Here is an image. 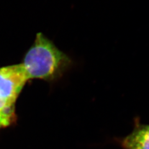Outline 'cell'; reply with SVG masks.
Listing matches in <instances>:
<instances>
[{
    "instance_id": "obj_1",
    "label": "cell",
    "mask_w": 149,
    "mask_h": 149,
    "mask_svg": "<svg viewBox=\"0 0 149 149\" xmlns=\"http://www.w3.org/2000/svg\"><path fill=\"white\" fill-rule=\"evenodd\" d=\"M72 63V58L67 54L58 49L42 33L39 32L21 64L29 80L54 81L61 78Z\"/></svg>"
},
{
    "instance_id": "obj_2",
    "label": "cell",
    "mask_w": 149,
    "mask_h": 149,
    "mask_svg": "<svg viewBox=\"0 0 149 149\" xmlns=\"http://www.w3.org/2000/svg\"><path fill=\"white\" fill-rule=\"evenodd\" d=\"M29 80L22 65H8L0 68V98L11 104L16 101Z\"/></svg>"
},
{
    "instance_id": "obj_3",
    "label": "cell",
    "mask_w": 149,
    "mask_h": 149,
    "mask_svg": "<svg viewBox=\"0 0 149 149\" xmlns=\"http://www.w3.org/2000/svg\"><path fill=\"white\" fill-rule=\"evenodd\" d=\"M119 143L123 149H149V124L136 120L132 131L120 139Z\"/></svg>"
},
{
    "instance_id": "obj_4",
    "label": "cell",
    "mask_w": 149,
    "mask_h": 149,
    "mask_svg": "<svg viewBox=\"0 0 149 149\" xmlns=\"http://www.w3.org/2000/svg\"><path fill=\"white\" fill-rule=\"evenodd\" d=\"M16 120V105L9 104L0 98V130L11 126Z\"/></svg>"
}]
</instances>
